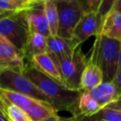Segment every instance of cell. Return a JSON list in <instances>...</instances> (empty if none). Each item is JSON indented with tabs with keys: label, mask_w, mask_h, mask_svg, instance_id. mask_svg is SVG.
<instances>
[{
	"label": "cell",
	"mask_w": 121,
	"mask_h": 121,
	"mask_svg": "<svg viewBox=\"0 0 121 121\" xmlns=\"http://www.w3.org/2000/svg\"><path fill=\"white\" fill-rule=\"evenodd\" d=\"M59 115H55V116H52V117H51V118H48V119H47V120H42V121H58L59 120Z\"/></svg>",
	"instance_id": "31"
},
{
	"label": "cell",
	"mask_w": 121,
	"mask_h": 121,
	"mask_svg": "<svg viewBox=\"0 0 121 121\" xmlns=\"http://www.w3.org/2000/svg\"><path fill=\"white\" fill-rule=\"evenodd\" d=\"M0 121H10L6 116V115L1 110H0Z\"/></svg>",
	"instance_id": "30"
},
{
	"label": "cell",
	"mask_w": 121,
	"mask_h": 121,
	"mask_svg": "<svg viewBox=\"0 0 121 121\" xmlns=\"http://www.w3.org/2000/svg\"><path fill=\"white\" fill-rule=\"evenodd\" d=\"M91 118H93L94 121H121V111L105 107Z\"/></svg>",
	"instance_id": "22"
},
{
	"label": "cell",
	"mask_w": 121,
	"mask_h": 121,
	"mask_svg": "<svg viewBox=\"0 0 121 121\" xmlns=\"http://www.w3.org/2000/svg\"><path fill=\"white\" fill-rule=\"evenodd\" d=\"M112 11H116L119 13H121V0H117L115 7H114Z\"/></svg>",
	"instance_id": "29"
},
{
	"label": "cell",
	"mask_w": 121,
	"mask_h": 121,
	"mask_svg": "<svg viewBox=\"0 0 121 121\" xmlns=\"http://www.w3.org/2000/svg\"><path fill=\"white\" fill-rule=\"evenodd\" d=\"M58 121H79L77 119V115L76 116L70 117V118H65V117H59Z\"/></svg>",
	"instance_id": "28"
},
{
	"label": "cell",
	"mask_w": 121,
	"mask_h": 121,
	"mask_svg": "<svg viewBox=\"0 0 121 121\" xmlns=\"http://www.w3.org/2000/svg\"><path fill=\"white\" fill-rule=\"evenodd\" d=\"M102 110L99 102L93 97L89 91H82L78 102L79 115L84 117H93Z\"/></svg>",
	"instance_id": "16"
},
{
	"label": "cell",
	"mask_w": 121,
	"mask_h": 121,
	"mask_svg": "<svg viewBox=\"0 0 121 121\" xmlns=\"http://www.w3.org/2000/svg\"><path fill=\"white\" fill-rule=\"evenodd\" d=\"M25 75L42 91L57 111H68L76 116L78 112V102L82 91L67 89L61 83L47 77L34 68L28 66Z\"/></svg>",
	"instance_id": "1"
},
{
	"label": "cell",
	"mask_w": 121,
	"mask_h": 121,
	"mask_svg": "<svg viewBox=\"0 0 121 121\" xmlns=\"http://www.w3.org/2000/svg\"><path fill=\"white\" fill-rule=\"evenodd\" d=\"M27 67L23 53L4 37L0 36V71L12 70L24 74Z\"/></svg>",
	"instance_id": "7"
},
{
	"label": "cell",
	"mask_w": 121,
	"mask_h": 121,
	"mask_svg": "<svg viewBox=\"0 0 121 121\" xmlns=\"http://www.w3.org/2000/svg\"><path fill=\"white\" fill-rule=\"evenodd\" d=\"M25 11L0 18V36L4 37L23 55L31 34Z\"/></svg>",
	"instance_id": "3"
},
{
	"label": "cell",
	"mask_w": 121,
	"mask_h": 121,
	"mask_svg": "<svg viewBox=\"0 0 121 121\" xmlns=\"http://www.w3.org/2000/svg\"><path fill=\"white\" fill-rule=\"evenodd\" d=\"M117 0H103L98 10V14L104 22L105 17L110 14L113 10Z\"/></svg>",
	"instance_id": "23"
},
{
	"label": "cell",
	"mask_w": 121,
	"mask_h": 121,
	"mask_svg": "<svg viewBox=\"0 0 121 121\" xmlns=\"http://www.w3.org/2000/svg\"><path fill=\"white\" fill-rule=\"evenodd\" d=\"M95 37L88 60L101 69L105 82H113L118 73L120 41L100 34Z\"/></svg>",
	"instance_id": "2"
},
{
	"label": "cell",
	"mask_w": 121,
	"mask_h": 121,
	"mask_svg": "<svg viewBox=\"0 0 121 121\" xmlns=\"http://www.w3.org/2000/svg\"><path fill=\"white\" fill-rule=\"evenodd\" d=\"M80 45L74 39H65L58 35H51L47 38V53L57 65L62 61L71 59Z\"/></svg>",
	"instance_id": "8"
},
{
	"label": "cell",
	"mask_w": 121,
	"mask_h": 121,
	"mask_svg": "<svg viewBox=\"0 0 121 121\" xmlns=\"http://www.w3.org/2000/svg\"><path fill=\"white\" fill-rule=\"evenodd\" d=\"M58 9L57 35L72 39L73 32L85 12L78 0H57Z\"/></svg>",
	"instance_id": "4"
},
{
	"label": "cell",
	"mask_w": 121,
	"mask_h": 121,
	"mask_svg": "<svg viewBox=\"0 0 121 121\" xmlns=\"http://www.w3.org/2000/svg\"><path fill=\"white\" fill-rule=\"evenodd\" d=\"M11 1L18 3V4H20V5H23V6H25V7H27V8H30V7L34 3H29L28 0H11Z\"/></svg>",
	"instance_id": "26"
},
{
	"label": "cell",
	"mask_w": 121,
	"mask_h": 121,
	"mask_svg": "<svg viewBox=\"0 0 121 121\" xmlns=\"http://www.w3.org/2000/svg\"><path fill=\"white\" fill-rule=\"evenodd\" d=\"M100 35L121 41V13L112 11L105 17Z\"/></svg>",
	"instance_id": "15"
},
{
	"label": "cell",
	"mask_w": 121,
	"mask_h": 121,
	"mask_svg": "<svg viewBox=\"0 0 121 121\" xmlns=\"http://www.w3.org/2000/svg\"><path fill=\"white\" fill-rule=\"evenodd\" d=\"M105 82L104 73L100 67L88 60L81 80V91H90L98 87Z\"/></svg>",
	"instance_id": "13"
},
{
	"label": "cell",
	"mask_w": 121,
	"mask_h": 121,
	"mask_svg": "<svg viewBox=\"0 0 121 121\" xmlns=\"http://www.w3.org/2000/svg\"><path fill=\"white\" fill-rule=\"evenodd\" d=\"M82 6L85 13H98V10L103 0H78Z\"/></svg>",
	"instance_id": "24"
},
{
	"label": "cell",
	"mask_w": 121,
	"mask_h": 121,
	"mask_svg": "<svg viewBox=\"0 0 121 121\" xmlns=\"http://www.w3.org/2000/svg\"><path fill=\"white\" fill-rule=\"evenodd\" d=\"M45 11L50 27L51 35H57L58 32V9L57 0H45Z\"/></svg>",
	"instance_id": "20"
},
{
	"label": "cell",
	"mask_w": 121,
	"mask_h": 121,
	"mask_svg": "<svg viewBox=\"0 0 121 121\" xmlns=\"http://www.w3.org/2000/svg\"><path fill=\"white\" fill-rule=\"evenodd\" d=\"M107 107H110V108H112V109H115V110H119L121 111V99L119 100H117V101L114 102V103H112L111 105H110Z\"/></svg>",
	"instance_id": "27"
},
{
	"label": "cell",
	"mask_w": 121,
	"mask_h": 121,
	"mask_svg": "<svg viewBox=\"0 0 121 121\" xmlns=\"http://www.w3.org/2000/svg\"><path fill=\"white\" fill-rule=\"evenodd\" d=\"M121 70V41H120V54H119V66H118V72Z\"/></svg>",
	"instance_id": "32"
},
{
	"label": "cell",
	"mask_w": 121,
	"mask_h": 121,
	"mask_svg": "<svg viewBox=\"0 0 121 121\" xmlns=\"http://www.w3.org/2000/svg\"><path fill=\"white\" fill-rule=\"evenodd\" d=\"M113 82L115 83V85L116 86L117 89L119 90V91H120L121 95V70H120L117 73V75L115 79H114Z\"/></svg>",
	"instance_id": "25"
},
{
	"label": "cell",
	"mask_w": 121,
	"mask_h": 121,
	"mask_svg": "<svg viewBox=\"0 0 121 121\" xmlns=\"http://www.w3.org/2000/svg\"><path fill=\"white\" fill-rule=\"evenodd\" d=\"M89 92L99 102L102 109L121 99L120 91L113 82H104L98 87L90 90Z\"/></svg>",
	"instance_id": "12"
},
{
	"label": "cell",
	"mask_w": 121,
	"mask_h": 121,
	"mask_svg": "<svg viewBox=\"0 0 121 121\" xmlns=\"http://www.w3.org/2000/svg\"><path fill=\"white\" fill-rule=\"evenodd\" d=\"M29 3H36V2H38V1H42V0H28Z\"/></svg>",
	"instance_id": "33"
},
{
	"label": "cell",
	"mask_w": 121,
	"mask_h": 121,
	"mask_svg": "<svg viewBox=\"0 0 121 121\" xmlns=\"http://www.w3.org/2000/svg\"><path fill=\"white\" fill-rule=\"evenodd\" d=\"M28 8L11 0H0V18L13 16Z\"/></svg>",
	"instance_id": "21"
},
{
	"label": "cell",
	"mask_w": 121,
	"mask_h": 121,
	"mask_svg": "<svg viewBox=\"0 0 121 121\" xmlns=\"http://www.w3.org/2000/svg\"><path fill=\"white\" fill-rule=\"evenodd\" d=\"M28 66L34 68L39 72L47 75V77L52 78L63 85L62 76L59 70L58 66L57 65L56 62L48 53L34 56L29 64H28Z\"/></svg>",
	"instance_id": "11"
},
{
	"label": "cell",
	"mask_w": 121,
	"mask_h": 121,
	"mask_svg": "<svg viewBox=\"0 0 121 121\" xmlns=\"http://www.w3.org/2000/svg\"><path fill=\"white\" fill-rule=\"evenodd\" d=\"M0 89L14 91L41 101L49 103L42 91L23 73L12 70L0 71Z\"/></svg>",
	"instance_id": "5"
},
{
	"label": "cell",
	"mask_w": 121,
	"mask_h": 121,
	"mask_svg": "<svg viewBox=\"0 0 121 121\" xmlns=\"http://www.w3.org/2000/svg\"><path fill=\"white\" fill-rule=\"evenodd\" d=\"M0 110L6 115L10 121H32L24 110L2 96H0Z\"/></svg>",
	"instance_id": "18"
},
{
	"label": "cell",
	"mask_w": 121,
	"mask_h": 121,
	"mask_svg": "<svg viewBox=\"0 0 121 121\" xmlns=\"http://www.w3.org/2000/svg\"><path fill=\"white\" fill-rule=\"evenodd\" d=\"M47 51V37L39 33H31L24 50V58L25 60H27V65L34 56L45 54Z\"/></svg>",
	"instance_id": "14"
},
{
	"label": "cell",
	"mask_w": 121,
	"mask_h": 121,
	"mask_svg": "<svg viewBox=\"0 0 121 121\" xmlns=\"http://www.w3.org/2000/svg\"><path fill=\"white\" fill-rule=\"evenodd\" d=\"M0 90H1V95L0 96H3L8 100H9L10 102L17 105L20 108L24 110L25 111L28 108H30L37 100V99H34L32 97L26 96V95H23L22 93L17 92V91H11V90H7V89H0Z\"/></svg>",
	"instance_id": "19"
},
{
	"label": "cell",
	"mask_w": 121,
	"mask_h": 121,
	"mask_svg": "<svg viewBox=\"0 0 121 121\" xmlns=\"http://www.w3.org/2000/svg\"><path fill=\"white\" fill-rule=\"evenodd\" d=\"M87 64L88 59L83 53L81 45L76 49L71 59L59 63L57 66L62 76L64 86L73 91H81V76Z\"/></svg>",
	"instance_id": "6"
},
{
	"label": "cell",
	"mask_w": 121,
	"mask_h": 121,
	"mask_svg": "<svg viewBox=\"0 0 121 121\" xmlns=\"http://www.w3.org/2000/svg\"><path fill=\"white\" fill-rule=\"evenodd\" d=\"M31 33H39L48 38L51 30L45 11V0L34 3L25 11Z\"/></svg>",
	"instance_id": "9"
},
{
	"label": "cell",
	"mask_w": 121,
	"mask_h": 121,
	"mask_svg": "<svg viewBox=\"0 0 121 121\" xmlns=\"http://www.w3.org/2000/svg\"><path fill=\"white\" fill-rule=\"evenodd\" d=\"M27 113L32 118V121H42L57 115V111L49 103L37 100L30 108L26 110Z\"/></svg>",
	"instance_id": "17"
},
{
	"label": "cell",
	"mask_w": 121,
	"mask_h": 121,
	"mask_svg": "<svg viewBox=\"0 0 121 121\" xmlns=\"http://www.w3.org/2000/svg\"><path fill=\"white\" fill-rule=\"evenodd\" d=\"M102 25L103 22L98 13H85L75 28L72 39L81 45L89 37L100 35Z\"/></svg>",
	"instance_id": "10"
}]
</instances>
